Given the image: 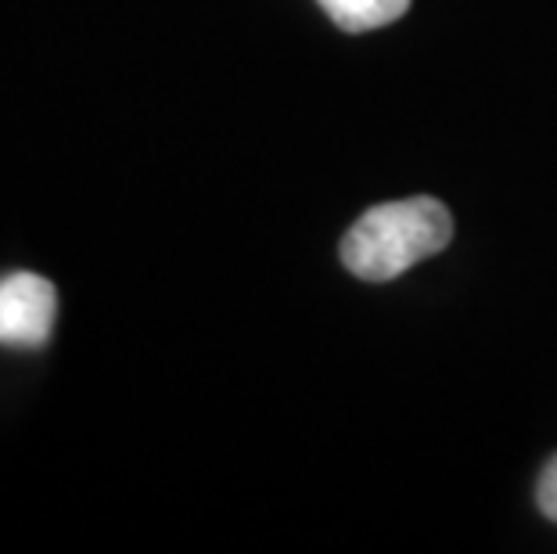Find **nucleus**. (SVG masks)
I'll list each match as a JSON object with an SVG mask.
<instances>
[{"label":"nucleus","instance_id":"nucleus-3","mask_svg":"<svg viewBox=\"0 0 557 554\" xmlns=\"http://www.w3.org/2000/svg\"><path fill=\"white\" fill-rule=\"evenodd\" d=\"M327 11V19L346 33H367L382 29L388 22H396L403 11L410 8V0H317Z\"/></svg>","mask_w":557,"mask_h":554},{"label":"nucleus","instance_id":"nucleus-4","mask_svg":"<svg viewBox=\"0 0 557 554\" xmlns=\"http://www.w3.org/2000/svg\"><path fill=\"white\" fill-rule=\"evenodd\" d=\"M536 501H540L543 515H547L550 522H557V454L547 461V468H543L540 487H536Z\"/></svg>","mask_w":557,"mask_h":554},{"label":"nucleus","instance_id":"nucleus-1","mask_svg":"<svg viewBox=\"0 0 557 554\" xmlns=\"http://www.w3.org/2000/svg\"><path fill=\"white\" fill-rule=\"evenodd\" d=\"M454 238L449 209L429 195L382 202L352 223L342 238V263L360 281H393L421 259L443 253Z\"/></svg>","mask_w":557,"mask_h":554},{"label":"nucleus","instance_id":"nucleus-2","mask_svg":"<svg viewBox=\"0 0 557 554\" xmlns=\"http://www.w3.org/2000/svg\"><path fill=\"white\" fill-rule=\"evenodd\" d=\"M58 317L54 285L40 274H8L0 278V342L4 346H44L51 338Z\"/></svg>","mask_w":557,"mask_h":554}]
</instances>
